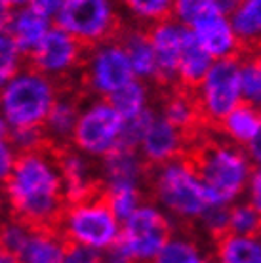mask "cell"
<instances>
[{
  "label": "cell",
  "instance_id": "cell-1",
  "mask_svg": "<svg viewBox=\"0 0 261 263\" xmlns=\"http://www.w3.org/2000/svg\"><path fill=\"white\" fill-rule=\"evenodd\" d=\"M10 217L34 229H53L69 206L65 176L58 149L50 143L20 153L6 185Z\"/></svg>",
  "mask_w": 261,
  "mask_h": 263
},
{
  "label": "cell",
  "instance_id": "cell-2",
  "mask_svg": "<svg viewBox=\"0 0 261 263\" xmlns=\"http://www.w3.org/2000/svg\"><path fill=\"white\" fill-rule=\"evenodd\" d=\"M151 189L158 208L181 221L202 219L212 202L195 160L176 158L155 168Z\"/></svg>",
  "mask_w": 261,
  "mask_h": 263
},
{
  "label": "cell",
  "instance_id": "cell-3",
  "mask_svg": "<svg viewBox=\"0 0 261 263\" xmlns=\"http://www.w3.org/2000/svg\"><path fill=\"white\" fill-rule=\"evenodd\" d=\"M198 174L208 191L210 202L216 206H233L246 193L252 178V160L248 153L235 143L214 141L202 147L195 158Z\"/></svg>",
  "mask_w": 261,
  "mask_h": 263
},
{
  "label": "cell",
  "instance_id": "cell-4",
  "mask_svg": "<svg viewBox=\"0 0 261 263\" xmlns=\"http://www.w3.org/2000/svg\"><path fill=\"white\" fill-rule=\"evenodd\" d=\"M120 231L122 223L107 202L105 187L91 197L69 204L58 225V233L69 244L96 252H109L115 248Z\"/></svg>",
  "mask_w": 261,
  "mask_h": 263
},
{
  "label": "cell",
  "instance_id": "cell-5",
  "mask_svg": "<svg viewBox=\"0 0 261 263\" xmlns=\"http://www.w3.org/2000/svg\"><path fill=\"white\" fill-rule=\"evenodd\" d=\"M58 98V86L46 74L23 65L0 90V112L12 130L42 126Z\"/></svg>",
  "mask_w": 261,
  "mask_h": 263
},
{
  "label": "cell",
  "instance_id": "cell-6",
  "mask_svg": "<svg viewBox=\"0 0 261 263\" xmlns=\"http://www.w3.org/2000/svg\"><path fill=\"white\" fill-rule=\"evenodd\" d=\"M55 27L86 46L117 39L122 15L117 0H65L55 15Z\"/></svg>",
  "mask_w": 261,
  "mask_h": 263
},
{
  "label": "cell",
  "instance_id": "cell-7",
  "mask_svg": "<svg viewBox=\"0 0 261 263\" xmlns=\"http://www.w3.org/2000/svg\"><path fill=\"white\" fill-rule=\"evenodd\" d=\"M172 238L170 221L158 206L141 204L124 223L113 250L126 263H153Z\"/></svg>",
  "mask_w": 261,
  "mask_h": 263
},
{
  "label": "cell",
  "instance_id": "cell-8",
  "mask_svg": "<svg viewBox=\"0 0 261 263\" xmlns=\"http://www.w3.org/2000/svg\"><path fill=\"white\" fill-rule=\"evenodd\" d=\"M86 50L88 46L74 39L72 34L65 33L59 27H53L46 34L42 44L31 55H25V65L46 74L50 80H53L58 88L77 86L84 90L82 65H84Z\"/></svg>",
  "mask_w": 261,
  "mask_h": 263
},
{
  "label": "cell",
  "instance_id": "cell-9",
  "mask_svg": "<svg viewBox=\"0 0 261 263\" xmlns=\"http://www.w3.org/2000/svg\"><path fill=\"white\" fill-rule=\"evenodd\" d=\"M134 79L130 58L118 39L88 46L82 65V86L88 96L109 98Z\"/></svg>",
  "mask_w": 261,
  "mask_h": 263
},
{
  "label": "cell",
  "instance_id": "cell-10",
  "mask_svg": "<svg viewBox=\"0 0 261 263\" xmlns=\"http://www.w3.org/2000/svg\"><path fill=\"white\" fill-rule=\"evenodd\" d=\"M126 120L105 98H90L82 107L72 145L79 151L96 158H103L120 143Z\"/></svg>",
  "mask_w": 261,
  "mask_h": 263
},
{
  "label": "cell",
  "instance_id": "cell-11",
  "mask_svg": "<svg viewBox=\"0 0 261 263\" xmlns=\"http://www.w3.org/2000/svg\"><path fill=\"white\" fill-rule=\"evenodd\" d=\"M196 103L212 122H221L229 112L242 105L240 63L236 60H217L196 86Z\"/></svg>",
  "mask_w": 261,
  "mask_h": 263
},
{
  "label": "cell",
  "instance_id": "cell-12",
  "mask_svg": "<svg viewBox=\"0 0 261 263\" xmlns=\"http://www.w3.org/2000/svg\"><path fill=\"white\" fill-rule=\"evenodd\" d=\"M183 147H185V132L168 122L162 115L153 112L143 132V138L137 145V151L145 160V164L157 168L181 157Z\"/></svg>",
  "mask_w": 261,
  "mask_h": 263
},
{
  "label": "cell",
  "instance_id": "cell-13",
  "mask_svg": "<svg viewBox=\"0 0 261 263\" xmlns=\"http://www.w3.org/2000/svg\"><path fill=\"white\" fill-rule=\"evenodd\" d=\"M189 31L214 61L231 60L240 44V39L233 27L231 15L221 10L210 12L206 17H202L198 23L191 27Z\"/></svg>",
  "mask_w": 261,
  "mask_h": 263
},
{
  "label": "cell",
  "instance_id": "cell-14",
  "mask_svg": "<svg viewBox=\"0 0 261 263\" xmlns=\"http://www.w3.org/2000/svg\"><path fill=\"white\" fill-rule=\"evenodd\" d=\"M187 34H189L187 27L172 20L151 25L149 39L157 58L158 80L172 82L174 79H177V67H179Z\"/></svg>",
  "mask_w": 261,
  "mask_h": 263
},
{
  "label": "cell",
  "instance_id": "cell-15",
  "mask_svg": "<svg viewBox=\"0 0 261 263\" xmlns=\"http://www.w3.org/2000/svg\"><path fill=\"white\" fill-rule=\"evenodd\" d=\"M4 31L15 40L23 55H31L50 33V20L36 13L31 6H20L6 15Z\"/></svg>",
  "mask_w": 261,
  "mask_h": 263
},
{
  "label": "cell",
  "instance_id": "cell-16",
  "mask_svg": "<svg viewBox=\"0 0 261 263\" xmlns=\"http://www.w3.org/2000/svg\"><path fill=\"white\" fill-rule=\"evenodd\" d=\"M145 160L137 149L117 147L101 158L103 181L107 187L113 185H134L143 187L145 181Z\"/></svg>",
  "mask_w": 261,
  "mask_h": 263
},
{
  "label": "cell",
  "instance_id": "cell-17",
  "mask_svg": "<svg viewBox=\"0 0 261 263\" xmlns=\"http://www.w3.org/2000/svg\"><path fill=\"white\" fill-rule=\"evenodd\" d=\"M117 39L120 40V44L124 46L130 58L132 69L137 80L147 82V80L158 79V65L149 39V31L145 33L143 29H137V27H130V29L122 27Z\"/></svg>",
  "mask_w": 261,
  "mask_h": 263
},
{
  "label": "cell",
  "instance_id": "cell-18",
  "mask_svg": "<svg viewBox=\"0 0 261 263\" xmlns=\"http://www.w3.org/2000/svg\"><path fill=\"white\" fill-rule=\"evenodd\" d=\"M69 242L53 229H33L17 263H63Z\"/></svg>",
  "mask_w": 261,
  "mask_h": 263
},
{
  "label": "cell",
  "instance_id": "cell-19",
  "mask_svg": "<svg viewBox=\"0 0 261 263\" xmlns=\"http://www.w3.org/2000/svg\"><path fill=\"white\" fill-rule=\"evenodd\" d=\"M217 263H261V233L233 235L225 233L217 240Z\"/></svg>",
  "mask_w": 261,
  "mask_h": 263
},
{
  "label": "cell",
  "instance_id": "cell-20",
  "mask_svg": "<svg viewBox=\"0 0 261 263\" xmlns=\"http://www.w3.org/2000/svg\"><path fill=\"white\" fill-rule=\"evenodd\" d=\"M221 128L231 143L248 147L261 132V109L242 103L221 120Z\"/></svg>",
  "mask_w": 261,
  "mask_h": 263
},
{
  "label": "cell",
  "instance_id": "cell-21",
  "mask_svg": "<svg viewBox=\"0 0 261 263\" xmlns=\"http://www.w3.org/2000/svg\"><path fill=\"white\" fill-rule=\"evenodd\" d=\"M212 63L214 60L210 58V53L196 42V39L189 31L185 46H183L179 67H177V79L181 80L183 84L198 86L200 80L206 77V72L210 71Z\"/></svg>",
  "mask_w": 261,
  "mask_h": 263
},
{
  "label": "cell",
  "instance_id": "cell-22",
  "mask_svg": "<svg viewBox=\"0 0 261 263\" xmlns=\"http://www.w3.org/2000/svg\"><path fill=\"white\" fill-rule=\"evenodd\" d=\"M118 111V115L124 120H132L149 111V90L147 84L141 80L134 79L120 90L105 98Z\"/></svg>",
  "mask_w": 261,
  "mask_h": 263
},
{
  "label": "cell",
  "instance_id": "cell-23",
  "mask_svg": "<svg viewBox=\"0 0 261 263\" xmlns=\"http://www.w3.org/2000/svg\"><path fill=\"white\" fill-rule=\"evenodd\" d=\"M240 42H261V0H240L238 6L229 13Z\"/></svg>",
  "mask_w": 261,
  "mask_h": 263
},
{
  "label": "cell",
  "instance_id": "cell-24",
  "mask_svg": "<svg viewBox=\"0 0 261 263\" xmlns=\"http://www.w3.org/2000/svg\"><path fill=\"white\" fill-rule=\"evenodd\" d=\"M160 115L181 132H189L196 126L198 117L202 112H200V107L196 103V99H193L187 93L177 92L164 99Z\"/></svg>",
  "mask_w": 261,
  "mask_h": 263
},
{
  "label": "cell",
  "instance_id": "cell-25",
  "mask_svg": "<svg viewBox=\"0 0 261 263\" xmlns=\"http://www.w3.org/2000/svg\"><path fill=\"white\" fill-rule=\"evenodd\" d=\"M176 0H120L126 13L141 25H155L166 21L174 12Z\"/></svg>",
  "mask_w": 261,
  "mask_h": 263
},
{
  "label": "cell",
  "instance_id": "cell-26",
  "mask_svg": "<svg viewBox=\"0 0 261 263\" xmlns=\"http://www.w3.org/2000/svg\"><path fill=\"white\" fill-rule=\"evenodd\" d=\"M105 197H107L111 210L115 212V216L120 219V223H124L143 204L141 187H134V185H113V187L105 185Z\"/></svg>",
  "mask_w": 261,
  "mask_h": 263
},
{
  "label": "cell",
  "instance_id": "cell-27",
  "mask_svg": "<svg viewBox=\"0 0 261 263\" xmlns=\"http://www.w3.org/2000/svg\"><path fill=\"white\" fill-rule=\"evenodd\" d=\"M153 263H212L193 240L172 237Z\"/></svg>",
  "mask_w": 261,
  "mask_h": 263
},
{
  "label": "cell",
  "instance_id": "cell-28",
  "mask_svg": "<svg viewBox=\"0 0 261 263\" xmlns=\"http://www.w3.org/2000/svg\"><path fill=\"white\" fill-rule=\"evenodd\" d=\"M229 233L233 235L261 233V212L252 202H235L229 208Z\"/></svg>",
  "mask_w": 261,
  "mask_h": 263
},
{
  "label": "cell",
  "instance_id": "cell-29",
  "mask_svg": "<svg viewBox=\"0 0 261 263\" xmlns=\"http://www.w3.org/2000/svg\"><path fill=\"white\" fill-rule=\"evenodd\" d=\"M25 65V55L15 40L2 31L0 33V90L10 82Z\"/></svg>",
  "mask_w": 261,
  "mask_h": 263
},
{
  "label": "cell",
  "instance_id": "cell-30",
  "mask_svg": "<svg viewBox=\"0 0 261 263\" xmlns=\"http://www.w3.org/2000/svg\"><path fill=\"white\" fill-rule=\"evenodd\" d=\"M242 103L261 109V65L259 61L240 63Z\"/></svg>",
  "mask_w": 261,
  "mask_h": 263
},
{
  "label": "cell",
  "instance_id": "cell-31",
  "mask_svg": "<svg viewBox=\"0 0 261 263\" xmlns=\"http://www.w3.org/2000/svg\"><path fill=\"white\" fill-rule=\"evenodd\" d=\"M214 10H219V8L212 0H176L172 15L176 17L177 23L191 29L195 23H198Z\"/></svg>",
  "mask_w": 261,
  "mask_h": 263
},
{
  "label": "cell",
  "instance_id": "cell-32",
  "mask_svg": "<svg viewBox=\"0 0 261 263\" xmlns=\"http://www.w3.org/2000/svg\"><path fill=\"white\" fill-rule=\"evenodd\" d=\"M229 208L231 206H216L212 204L206 214L202 216V225L206 227L208 233L212 235H217V237H223L225 233H229Z\"/></svg>",
  "mask_w": 261,
  "mask_h": 263
},
{
  "label": "cell",
  "instance_id": "cell-33",
  "mask_svg": "<svg viewBox=\"0 0 261 263\" xmlns=\"http://www.w3.org/2000/svg\"><path fill=\"white\" fill-rule=\"evenodd\" d=\"M63 263H103V252H96L91 248L69 244Z\"/></svg>",
  "mask_w": 261,
  "mask_h": 263
},
{
  "label": "cell",
  "instance_id": "cell-34",
  "mask_svg": "<svg viewBox=\"0 0 261 263\" xmlns=\"http://www.w3.org/2000/svg\"><path fill=\"white\" fill-rule=\"evenodd\" d=\"M246 193H248V202H252L261 212V166H257L252 172V178H250Z\"/></svg>",
  "mask_w": 261,
  "mask_h": 263
},
{
  "label": "cell",
  "instance_id": "cell-35",
  "mask_svg": "<svg viewBox=\"0 0 261 263\" xmlns=\"http://www.w3.org/2000/svg\"><path fill=\"white\" fill-rule=\"evenodd\" d=\"M246 149H248L250 160H252L255 166H261V132H259V136H257Z\"/></svg>",
  "mask_w": 261,
  "mask_h": 263
},
{
  "label": "cell",
  "instance_id": "cell-36",
  "mask_svg": "<svg viewBox=\"0 0 261 263\" xmlns=\"http://www.w3.org/2000/svg\"><path fill=\"white\" fill-rule=\"evenodd\" d=\"M212 2H214L221 12L231 13L236 6H238V2H240V0H212Z\"/></svg>",
  "mask_w": 261,
  "mask_h": 263
},
{
  "label": "cell",
  "instance_id": "cell-37",
  "mask_svg": "<svg viewBox=\"0 0 261 263\" xmlns=\"http://www.w3.org/2000/svg\"><path fill=\"white\" fill-rule=\"evenodd\" d=\"M103 263H126V261L111 248L109 252H103Z\"/></svg>",
  "mask_w": 261,
  "mask_h": 263
},
{
  "label": "cell",
  "instance_id": "cell-38",
  "mask_svg": "<svg viewBox=\"0 0 261 263\" xmlns=\"http://www.w3.org/2000/svg\"><path fill=\"white\" fill-rule=\"evenodd\" d=\"M10 124L6 122V119H4V115L0 112V139H8L10 138Z\"/></svg>",
  "mask_w": 261,
  "mask_h": 263
},
{
  "label": "cell",
  "instance_id": "cell-39",
  "mask_svg": "<svg viewBox=\"0 0 261 263\" xmlns=\"http://www.w3.org/2000/svg\"><path fill=\"white\" fill-rule=\"evenodd\" d=\"M0 263H17V257L12 256L10 252H6V250H2V248H0Z\"/></svg>",
  "mask_w": 261,
  "mask_h": 263
},
{
  "label": "cell",
  "instance_id": "cell-40",
  "mask_svg": "<svg viewBox=\"0 0 261 263\" xmlns=\"http://www.w3.org/2000/svg\"><path fill=\"white\" fill-rule=\"evenodd\" d=\"M8 4H10V8H20V6H25V4H29L31 0H6Z\"/></svg>",
  "mask_w": 261,
  "mask_h": 263
},
{
  "label": "cell",
  "instance_id": "cell-41",
  "mask_svg": "<svg viewBox=\"0 0 261 263\" xmlns=\"http://www.w3.org/2000/svg\"><path fill=\"white\" fill-rule=\"evenodd\" d=\"M4 20H6V17L0 13V33H2V29H4Z\"/></svg>",
  "mask_w": 261,
  "mask_h": 263
},
{
  "label": "cell",
  "instance_id": "cell-42",
  "mask_svg": "<svg viewBox=\"0 0 261 263\" xmlns=\"http://www.w3.org/2000/svg\"><path fill=\"white\" fill-rule=\"evenodd\" d=\"M257 61H259V65H261V53H259V58H257Z\"/></svg>",
  "mask_w": 261,
  "mask_h": 263
}]
</instances>
